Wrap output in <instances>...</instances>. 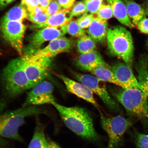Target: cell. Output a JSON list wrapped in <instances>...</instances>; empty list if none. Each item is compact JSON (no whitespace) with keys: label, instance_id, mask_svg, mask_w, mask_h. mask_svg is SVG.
Returning <instances> with one entry per match:
<instances>
[{"label":"cell","instance_id":"36","mask_svg":"<svg viewBox=\"0 0 148 148\" xmlns=\"http://www.w3.org/2000/svg\"><path fill=\"white\" fill-rule=\"evenodd\" d=\"M76 0H57L64 9H70L75 3Z\"/></svg>","mask_w":148,"mask_h":148},{"label":"cell","instance_id":"22","mask_svg":"<svg viewBox=\"0 0 148 148\" xmlns=\"http://www.w3.org/2000/svg\"><path fill=\"white\" fill-rule=\"evenodd\" d=\"M26 18H28L27 11L21 5H16L7 12L2 21H18L22 22Z\"/></svg>","mask_w":148,"mask_h":148},{"label":"cell","instance_id":"42","mask_svg":"<svg viewBox=\"0 0 148 148\" xmlns=\"http://www.w3.org/2000/svg\"><path fill=\"white\" fill-rule=\"evenodd\" d=\"M147 46H148V41H147Z\"/></svg>","mask_w":148,"mask_h":148},{"label":"cell","instance_id":"9","mask_svg":"<svg viewBox=\"0 0 148 148\" xmlns=\"http://www.w3.org/2000/svg\"><path fill=\"white\" fill-rule=\"evenodd\" d=\"M26 28L23 23L18 21H2L1 25L5 41L21 56L24 54L23 38Z\"/></svg>","mask_w":148,"mask_h":148},{"label":"cell","instance_id":"20","mask_svg":"<svg viewBox=\"0 0 148 148\" xmlns=\"http://www.w3.org/2000/svg\"><path fill=\"white\" fill-rule=\"evenodd\" d=\"M90 73L92 75L103 82L112 83L119 86L111 66L108 65L106 62L99 65Z\"/></svg>","mask_w":148,"mask_h":148},{"label":"cell","instance_id":"7","mask_svg":"<svg viewBox=\"0 0 148 148\" xmlns=\"http://www.w3.org/2000/svg\"><path fill=\"white\" fill-rule=\"evenodd\" d=\"M102 127L108 135L107 148H117L124 135L132 124V120L121 116L108 117L101 113Z\"/></svg>","mask_w":148,"mask_h":148},{"label":"cell","instance_id":"2","mask_svg":"<svg viewBox=\"0 0 148 148\" xmlns=\"http://www.w3.org/2000/svg\"><path fill=\"white\" fill-rule=\"evenodd\" d=\"M106 38L110 53L121 59L131 68L134 61V46L131 33L124 27L116 26L108 29Z\"/></svg>","mask_w":148,"mask_h":148},{"label":"cell","instance_id":"37","mask_svg":"<svg viewBox=\"0 0 148 148\" xmlns=\"http://www.w3.org/2000/svg\"><path fill=\"white\" fill-rule=\"evenodd\" d=\"M47 148H62L58 144L49 137H47Z\"/></svg>","mask_w":148,"mask_h":148},{"label":"cell","instance_id":"21","mask_svg":"<svg viewBox=\"0 0 148 148\" xmlns=\"http://www.w3.org/2000/svg\"><path fill=\"white\" fill-rule=\"evenodd\" d=\"M36 121L34 133L28 148H47V138L44 126L38 120Z\"/></svg>","mask_w":148,"mask_h":148},{"label":"cell","instance_id":"12","mask_svg":"<svg viewBox=\"0 0 148 148\" xmlns=\"http://www.w3.org/2000/svg\"><path fill=\"white\" fill-rule=\"evenodd\" d=\"M119 86L124 89H142L131 70L125 63L118 62L111 66Z\"/></svg>","mask_w":148,"mask_h":148},{"label":"cell","instance_id":"15","mask_svg":"<svg viewBox=\"0 0 148 148\" xmlns=\"http://www.w3.org/2000/svg\"><path fill=\"white\" fill-rule=\"evenodd\" d=\"M70 9H64L50 16L45 23L32 26L34 29H42L46 27H61L66 25L72 20Z\"/></svg>","mask_w":148,"mask_h":148},{"label":"cell","instance_id":"39","mask_svg":"<svg viewBox=\"0 0 148 148\" xmlns=\"http://www.w3.org/2000/svg\"><path fill=\"white\" fill-rule=\"evenodd\" d=\"M14 1V0H0V8H2L7 6Z\"/></svg>","mask_w":148,"mask_h":148},{"label":"cell","instance_id":"27","mask_svg":"<svg viewBox=\"0 0 148 148\" xmlns=\"http://www.w3.org/2000/svg\"><path fill=\"white\" fill-rule=\"evenodd\" d=\"M96 14L97 17L105 21L110 19L114 16L112 7L110 4L102 3Z\"/></svg>","mask_w":148,"mask_h":148},{"label":"cell","instance_id":"32","mask_svg":"<svg viewBox=\"0 0 148 148\" xmlns=\"http://www.w3.org/2000/svg\"><path fill=\"white\" fill-rule=\"evenodd\" d=\"M136 143L137 148H148V134H137Z\"/></svg>","mask_w":148,"mask_h":148},{"label":"cell","instance_id":"23","mask_svg":"<svg viewBox=\"0 0 148 148\" xmlns=\"http://www.w3.org/2000/svg\"><path fill=\"white\" fill-rule=\"evenodd\" d=\"M60 53L58 38L51 40L46 47L43 49L38 50L33 53L51 59Z\"/></svg>","mask_w":148,"mask_h":148},{"label":"cell","instance_id":"11","mask_svg":"<svg viewBox=\"0 0 148 148\" xmlns=\"http://www.w3.org/2000/svg\"><path fill=\"white\" fill-rule=\"evenodd\" d=\"M66 34L62 27H46L42 28L31 36L25 54H32L40 49L44 42L64 36Z\"/></svg>","mask_w":148,"mask_h":148},{"label":"cell","instance_id":"31","mask_svg":"<svg viewBox=\"0 0 148 148\" xmlns=\"http://www.w3.org/2000/svg\"><path fill=\"white\" fill-rule=\"evenodd\" d=\"M93 14H85L76 20L79 26L81 29H85L89 27L94 18Z\"/></svg>","mask_w":148,"mask_h":148},{"label":"cell","instance_id":"35","mask_svg":"<svg viewBox=\"0 0 148 148\" xmlns=\"http://www.w3.org/2000/svg\"><path fill=\"white\" fill-rule=\"evenodd\" d=\"M136 27L140 32L148 34V18H142L138 22Z\"/></svg>","mask_w":148,"mask_h":148},{"label":"cell","instance_id":"30","mask_svg":"<svg viewBox=\"0 0 148 148\" xmlns=\"http://www.w3.org/2000/svg\"><path fill=\"white\" fill-rule=\"evenodd\" d=\"M86 5L87 12L93 14L97 13L102 4L103 0H84Z\"/></svg>","mask_w":148,"mask_h":148},{"label":"cell","instance_id":"34","mask_svg":"<svg viewBox=\"0 0 148 148\" xmlns=\"http://www.w3.org/2000/svg\"><path fill=\"white\" fill-rule=\"evenodd\" d=\"M21 5L26 9L29 13L32 12L40 5L38 0H22Z\"/></svg>","mask_w":148,"mask_h":148},{"label":"cell","instance_id":"29","mask_svg":"<svg viewBox=\"0 0 148 148\" xmlns=\"http://www.w3.org/2000/svg\"><path fill=\"white\" fill-rule=\"evenodd\" d=\"M59 45L61 53L69 52L73 49L74 41L71 38L62 36L58 38Z\"/></svg>","mask_w":148,"mask_h":148},{"label":"cell","instance_id":"14","mask_svg":"<svg viewBox=\"0 0 148 148\" xmlns=\"http://www.w3.org/2000/svg\"><path fill=\"white\" fill-rule=\"evenodd\" d=\"M75 62L81 69L90 72L99 65L105 62L101 54L95 50L81 54L76 59Z\"/></svg>","mask_w":148,"mask_h":148},{"label":"cell","instance_id":"19","mask_svg":"<svg viewBox=\"0 0 148 148\" xmlns=\"http://www.w3.org/2000/svg\"><path fill=\"white\" fill-rule=\"evenodd\" d=\"M126 8L127 15L134 27L147 15L145 9L134 0H123Z\"/></svg>","mask_w":148,"mask_h":148},{"label":"cell","instance_id":"5","mask_svg":"<svg viewBox=\"0 0 148 148\" xmlns=\"http://www.w3.org/2000/svg\"><path fill=\"white\" fill-rule=\"evenodd\" d=\"M1 79L5 93L11 98L15 97L31 88L21 57L9 62L3 70Z\"/></svg>","mask_w":148,"mask_h":148},{"label":"cell","instance_id":"24","mask_svg":"<svg viewBox=\"0 0 148 148\" xmlns=\"http://www.w3.org/2000/svg\"><path fill=\"white\" fill-rule=\"evenodd\" d=\"M49 17L47 9L40 5L28 14V19L35 25H40L45 23Z\"/></svg>","mask_w":148,"mask_h":148},{"label":"cell","instance_id":"28","mask_svg":"<svg viewBox=\"0 0 148 148\" xmlns=\"http://www.w3.org/2000/svg\"><path fill=\"white\" fill-rule=\"evenodd\" d=\"M70 11L72 18L88 13L86 5L84 1H77L74 3L71 9H70Z\"/></svg>","mask_w":148,"mask_h":148},{"label":"cell","instance_id":"40","mask_svg":"<svg viewBox=\"0 0 148 148\" xmlns=\"http://www.w3.org/2000/svg\"><path fill=\"white\" fill-rule=\"evenodd\" d=\"M6 142L0 136V148H7Z\"/></svg>","mask_w":148,"mask_h":148},{"label":"cell","instance_id":"33","mask_svg":"<svg viewBox=\"0 0 148 148\" xmlns=\"http://www.w3.org/2000/svg\"><path fill=\"white\" fill-rule=\"evenodd\" d=\"M46 9L49 16L64 9L56 0H52Z\"/></svg>","mask_w":148,"mask_h":148},{"label":"cell","instance_id":"1","mask_svg":"<svg viewBox=\"0 0 148 148\" xmlns=\"http://www.w3.org/2000/svg\"><path fill=\"white\" fill-rule=\"evenodd\" d=\"M52 105L58 111L65 125L72 132L86 140H99V136L94 128L92 118L85 109L64 106L56 101Z\"/></svg>","mask_w":148,"mask_h":148},{"label":"cell","instance_id":"17","mask_svg":"<svg viewBox=\"0 0 148 148\" xmlns=\"http://www.w3.org/2000/svg\"><path fill=\"white\" fill-rule=\"evenodd\" d=\"M107 21L94 17L88 27V33L89 36L95 42H104L107 38L108 29Z\"/></svg>","mask_w":148,"mask_h":148},{"label":"cell","instance_id":"3","mask_svg":"<svg viewBox=\"0 0 148 148\" xmlns=\"http://www.w3.org/2000/svg\"><path fill=\"white\" fill-rule=\"evenodd\" d=\"M45 112L35 106L22 108L0 114V136L23 141L18 133V129L25 123L26 118L44 114Z\"/></svg>","mask_w":148,"mask_h":148},{"label":"cell","instance_id":"26","mask_svg":"<svg viewBox=\"0 0 148 148\" xmlns=\"http://www.w3.org/2000/svg\"><path fill=\"white\" fill-rule=\"evenodd\" d=\"M62 28L66 33L76 38H80L86 34V31L79 26L76 20H72Z\"/></svg>","mask_w":148,"mask_h":148},{"label":"cell","instance_id":"16","mask_svg":"<svg viewBox=\"0 0 148 148\" xmlns=\"http://www.w3.org/2000/svg\"><path fill=\"white\" fill-rule=\"evenodd\" d=\"M138 75L137 80L142 91L148 99V57L146 53L141 55L135 65Z\"/></svg>","mask_w":148,"mask_h":148},{"label":"cell","instance_id":"10","mask_svg":"<svg viewBox=\"0 0 148 148\" xmlns=\"http://www.w3.org/2000/svg\"><path fill=\"white\" fill-rule=\"evenodd\" d=\"M54 88L51 83L44 80L36 85L28 93L23 107L51 104L55 102L53 95Z\"/></svg>","mask_w":148,"mask_h":148},{"label":"cell","instance_id":"4","mask_svg":"<svg viewBox=\"0 0 148 148\" xmlns=\"http://www.w3.org/2000/svg\"><path fill=\"white\" fill-rule=\"evenodd\" d=\"M112 93L129 116L148 123V99L143 91L138 89L122 88Z\"/></svg>","mask_w":148,"mask_h":148},{"label":"cell","instance_id":"13","mask_svg":"<svg viewBox=\"0 0 148 148\" xmlns=\"http://www.w3.org/2000/svg\"><path fill=\"white\" fill-rule=\"evenodd\" d=\"M54 74L64 83L68 91L91 103L96 108H99V105L94 97L93 92L87 87L62 74L56 73H54Z\"/></svg>","mask_w":148,"mask_h":148},{"label":"cell","instance_id":"18","mask_svg":"<svg viewBox=\"0 0 148 148\" xmlns=\"http://www.w3.org/2000/svg\"><path fill=\"white\" fill-rule=\"evenodd\" d=\"M112 8L113 15L120 23L123 25L132 29L134 26L127 15L126 8L122 0H106Z\"/></svg>","mask_w":148,"mask_h":148},{"label":"cell","instance_id":"8","mask_svg":"<svg viewBox=\"0 0 148 148\" xmlns=\"http://www.w3.org/2000/svg\"><path fill=\"white\" fill-rule=\"evenodd\" d=\"M75 78L79 82L82 83L99 97L110 110H118L117 103L112 99L107 91L104 82L99 80L92 75L83 74L73 72Z\"/></svg>","mask_w":148,"mask_h":148},{"label":"cell","instance_id":"38","mask_svg":"<svg viewBox=\"0 0 148 148\" xmlns=\"http://www.w3.org/2000/svg\"><path fill=\"white\" fill-rule=\"evenodd\" d=\"M52 0H38L40 6L47 8Z\"/></svg>","mask_w":148,"mask_h":148},{"label":"cell","instance_id":"6","mask_svg":"<svg viewBox=\"0 0 148 148\" xmlns=\"http://www.w3.org/2000/svg\"><path fill=\"white\" fill-rule=\"evenodd\" d=\"M21 57L24 70L32 88L48 76L51 59L34 53L25 54Z\"/></svg>","mask_w":148,"mask_h":148},{"label":"cell","instance_id":"25","mask_svg":"<svg viewBox=\"0 0 148 148\" xmlns=\"http://www.w3.org/2000/svg\"><path fill=\"white\" fill-rule=\"evenodd\" d=\"M77 47V51L81 54L88 53L95 50V42L89 36L86 35L79 38Z\"/></svg>","mask_w":148,"mask_h":148},{"label":"cell","instance_id":"41","mask_svg":"<svg viewBox=\"0 0 148 148\" xmlns=\"http://www.w3.org/2000/svg\"><path fill=\"white\" fill-rule=\"evenodd\" d=\"M145 10L146 11V14L148 16V2L146 3Z\"/></svg>","mask_w":148,"mask_h":148}]
</instances>
